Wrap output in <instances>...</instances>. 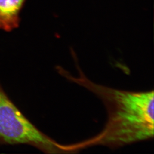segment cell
<instances>
[{
    "instance_id": "2",
    "label": "cell",
    "mask_w": 154,
    "mask_h": 154,
    "mask_svg": "<svg viewBox=\"0 0 154 154\" xmlns=\"http://www.w3.org/2000/svg\"><path fill=\"white\" fill-rule=\"evenodd\" d=\"M0 145H28L48 154L62 152L60 144L42 132L25 116L1 84Z\"/></svg>"
},
{
    "instance_id": "3",
    "label": "cell",
    "mask_w": 154,
    "mask_h": 154,
    "mask_svg": "<svg viewBox=\"0 0 154 154\" xmlns=\"http://www.w3.org/2000/svg\"><path fill=\"white\" fill-rule=\"evenodd\" d=\"M26 0H0V29L11 32L20 23V14Z\"/></svg>"
},
{
    "instance_id": "1",
    "label": "cell",
    "mask_w": 154,
    "mask_h": 154,
    "mask_svg": "<svg viewBox=\"0 0 154 154\" xmlns=\"http://www.w3.org/2000/svg\"><path fill=\"white\" fill-rule=\"evenodd\" d=\"M78 77L60 67L57 70L71 82L85 87L103 100L107 110V123L102 132L91 139L66 146L76 151L97 145L119 147L153 138L154 91L129 92L116 90L94 83L86 77L78 63Z\"/></svg>"
}]
</instances>
